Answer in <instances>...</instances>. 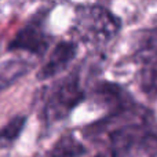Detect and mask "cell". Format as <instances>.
<instances>
[{
  "label": "cell",
  "mask_w": 157,
  "mask_h": 157,
  "mask_svg": "<svg viewBox=\"0 0 157 157\" xmlns=\"http://www.w3.org/2000/svg\"><path fill=\"white\" fill-rule=\"evenodd\" d=\"M50 44V39L44 29V22L40 15H36L26 22L24 28L15 35V37L10 41L8 51H24L29 54L41 57L47 51Z\"/></svg>",
  "instance_id": "cell-4"
},
{
  "label": "cell",
  "mask_w": 157,
  "mask_h": 157,
  "mask_svg": "<svg viewBox=\"0 0 157 157\" xmlns=\"http://www.w3.org/2000/svg\"><path fill=\"white\" fill-rule=\"evenodd\" d=\"M95 157H109V156L108 155H97Z\"/></svg>",
  "instance_id": "cell-10"
},
{
  "label": "cell",
  "mask_w": 157,
  "mask_h": 157,
  "mask_svg": "<svg viewBox=\"0 0 157 157\" xmlns=\"http://www.w3.org/2000/svg\"><path fill=\"white\" fill-rule=\"evenodd\" d=\"M25 124H26V116L19 114V116L13 117L3 127H0V146H11L19 138Z\"/></svg>",
  "instance_id": "cell-9"
},
{
  "label": "cell",
  "mask_w": 157,
  "mask_h": 157,
  "mask_svg": "<svg viewBox=\"0 0 157 157\" xmlns=\"http://www.w3.org/2000/svg\"><path fill=\"white\" fill-rule=\"evenodd\" d=\"M94 97L101 105L110 110V114L123 113L136 106L131 95L116 83H102L97 86Z\"/></svg>",
  "instance_id": "cell-6"
},
{
  "label": "cell",
  "mask_w": 157,
  "mask_h": 157,
  "mask_svg": "<svg viewBox=\"0 0 157 157\" xmlns=\"http://www.w3.org/2000/svg\"><path fill=\"white\" fill-rule=\"evenodd\" d=\"M77 52V44L73 41H59L51 54L48 55L47 61L43 63L37 72V80H47L57 75L62 73L69 63L75 59Z\"/></svg>",
  "instance_id": "cell-5"
},
{
  "label": "cell",
  "mask_w": 157,
  "mask_h": 157,
  "mask_svg": "<svg viewBox=\"0 0 157 157\" xmlns=\"http://www.w3.org/2000/svg\"><path fill=\"white\" fill-rule=\"evenodd\" d=\"M120 19L108 8L98 4H86L76 8L75 30L83 41L90 44H105L120 30Z\"/></svg>",
  "instance_id": "cell-1"
},
{
  "label": "cell",
  "mask_w": 157,
  "mask_h": 157,
  "mask_svg": "<svg viewBox=\"0 0 157 157\" xmlns=\"http://www.w3.org/2000/svg\"><path fill=\"white\" fill-rule=\"evenodd\" d=\"M83 88L80 86V75L73 71L52 86L43 105V119L46 123L61 121L72 113L75 108L84 101Z\"/></svg>",
  "instance_id": "cell-2"
},
{
  "label": "cell",
  "mask_w": 157,
  "mask_h": 157,
  "mask_svg": "<svg viewBox=\"0 0 157 157\" xmlns=\"http://www.w3.org/2000/svg\"><path fill=\"white\" fill-rule=\"evenodd\" d=\"M138 63V84L149 98L157 97V29L144 32L135 50Z\"/></svg>",
  "instance_id": "cell-3"
},
{
  "label": "cell",
  "mask_w": 157,
  "mask_h": 157,
  "mask_svg": "<svg viewBox=\"0 0 157 157\" xmlns=\"http://www.w3.org/2000/svg\"><path fill=\"white\" fill-rule=\"evenodd\" d=\"M86 152V146L73 134H63L52 145L47 157H81Z\"/></svg>",
  "instance_id": "cell-8"
},
{
  "label": "cell",
  "mask_w": 157,
  "mask_h": 157,
  "mask_svg": "<svg viewBox=\"0 0 157 157\" xmlns=\"http://www.w3.org/2000/svg\"><path fill=\"white\" fill-rule=\"evenodd\" d=\"M32 69V63L24 59H8L0 63V92L25 76Z\"/></svg>",
  "instance_id": "cell-7"
}]
</instances>
